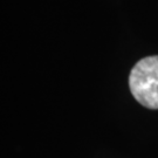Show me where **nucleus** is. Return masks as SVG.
Here are the masks:
<instances>
[{"mask_svg":"<svg viewBox=\"0 0 158 158\" xmlns=\"http://www.w3.org/2000/svg\"><path fill=\"white\" fill-rule=\"evenodd\" d=\"M129 87L142 106L158 109V55L144 57L136 63L130 72Z\"/></svg>","mask_w":158,"mask_h":158,"instance_id":"1","label":"nucleus"}]
</instances>
